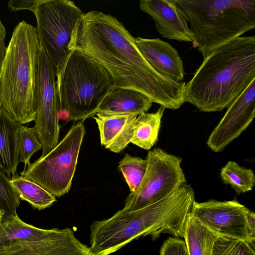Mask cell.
<instances>
[{
    "label": "cell",
    "mask_w": 255,
    "mask_h": 255,
    "mask_svg": "<svg viewBox=\"0 0 255 255\" xmlns=\"http://www.w3.org/2000/svg\"><path fill=\"white\" fill-rule=\"evenodd\" d=\"M211 255H255V244L237 239L216 236Z\"/></svg>",
    "instance_id": "d4e9b609"
},
{
    "label": "cell",
    "mask_w": 255,
    "mask_h": 255,
    "mask_svg": "<svg viewBox=\"0 0 255 255\" xmlns=\"http://www.w3.org/2000/svg\"><path fill=\"white\" fill-rule=\"evenodd\" d=\"M220 176L223 183L231 185L238 194L252 190L255 185L254 171L234 161H229L221 168Z\"/></svg>",
    "instance_id": "7402d4cb"
},
{
    "label": "cell",
    "mask_w": 255,
    "mask_h": 255,
    "mask_svg": "<svg viewBox=\"0 0 255 255\" xmlns=\"http://www.w3.org/2000/svg\"><path fill=\"white\" fill-rule=\"evenodd\" d=\"M190 214L216 236L255 244V213L237 200L195 201Z\"/></svg>",
    "instance_id": "30bf717a"
},
{
    "label": "cell",
    "mask_w": 255,
    "mask_h": 255,
    "mask_svg": "<svg viewBox=\"0 0 255 255\" xmlns=\"http://www.w3.org/2000/svg\"><path fill=\"white\" fill-rule=\"evenodd\" d=\"M138 115H133L130 119L121 134L105 148L110 151L119 153L130 142L134 130L135 121Z\"/></svg>",
    "instance_id": "83f0119b"
},
{
    "label": "cell",
    "mask_w": 255,
    "mask_h": 255,
    "mask_svg": "<svg viewBox=\"0 0 255 255\" xmlns=\"http://www.w3.org/2000/svg\"><path fill=\"white\" fill-rule=\"evenodd\" d=\"M164 110V108L160 106L155 113H144L138 115L130 142L144 149H150L157 141Z\"/></svg>",
    "instance_id": "d6986e66"
},
{
    "label": "cell",
    "mask_w": 255,
    "mask_h": 255,
    "mask_svg": "<svg viewBox=\"0 0 255 255\" xmlns=\"http://www.w3.org/2000/svg\"><path fill=\"white\" fill-rule=\"evenodd\" d=\"M3 216H4L3 212L1 210H0V224H1V221H2Z\"/></svg>",
    "instance_id": "1f68e13d"
},
{
    "label": "cell",
    "mask_w": 255,
    "mask_h": 255,
    "mask_svg": "<svg viewBox=\"0 0 255 255\" xmlns=\"http://www.w3.org/2000/svg\"><path fill=\"white\" fill-rule=\"evenodd\" d=\"M21 126L0 107V169L8 177L16 172L19 162L17 131Z\"/></svg>",
    "instance_id": "e0dca14e"
},
{
    "label": "cell",
    "mask_w": 255,
    "mask_h": 255,
    "mask_svg": "<svg viewBox=\"0 0 255 255\" xmlns=\"http://www.w3.org/2000/svg\"><path fill=\"white\" fill-rule=\"evenodd\" d=\"M85 132L83 121L73 125L51 150L30 163L20 176L40 185L55 197L67 193Z\"/></svg>",
    "instance_id": "52a82bcc"
},
{
    "label": "cell",
    "mask_w": 255,
    "mask_h": 255,
    "mask_svg": "<svg viewBox=\"0 0 255 255\" xmlns=\"http://www.w3.org/2000/svg\"><path fill=\"white\" fill-rule=\"evenodd\" d=\"M41 0H11L8 2V8L12 11L27 9L34 12Z\"/></svg>",
    "instance_id": "f546056e"
},
{
    "label": "cell",
    "mask_w": 255,
    "mask_h": 255,
    "mask_svg": "<svg viewBox=\"0 0 255 255\" xmlns=\"http://www.w3.org/2000/svg\"><path fill=\"white\" fill-rule=\"evenodd\" d=\"M160 255H188L185 242L177 237H169L160 250Z\"/></svg>",
    "instance_id": "f1b7e54d"
},
{
    "label": "cell",
    "mask_w": 255,
    "mask_h": 255,
    "mask_svg": "<svg viewBox=\"0 0 255 255\" xmlns=\"http://www.w3.org/2000/svg\"><path fill=\"white\" fill-rule=\"evenodd\" d=\"M56 87L60 114L65 111L68 122L93 117L115 85L103 66L84 52L73 49Z\"/></svg>",
    "instance_id": "8992f818"
},
{
    "label": "cell",
    "mask_w": 255,
    "mask_h": 255,
    "mask_svg": "<svg viewBox=\"0 0 255 255\" xmlns=\"http://www.w3.org/2000/svg\"><path fill=\"white\" fill-rule=\"evenodd\" d=\"M255 79V36H240L204 58L186 84L185 102L205 112L228 107Z\"/></svg>",
    "instance_id": "3957f363"
},
{
    "label": "cell",
    "mask_w": 255,
    "mask_h": 255,
    "mask_svg": "<svg viewBox=\"0 0 255 255\" xmlns=\"http://www.w3.org/2000/svg\"><path fill=\"white\" fill-rule=\"evenodd\" d=\"M146 159L132 156L126 153L119 163V170L122 173L130 189L134 192L138 187L146 171Z\"/></svg>",
    "instance_id": "cb8c5ba5"
},
{
    "label": "cell",
    "mask_w": 255,
    "mask_h": 255,
    "mask_svg": "<svg viewBox=\"0 0 255 255\" xmlns=\"http://www.w3.org/2000/svg\"><path fill=\"white\" fill-rule=\"evenodd\" d=\"M194 201L192 191L184 185L142 208L123 209L109 218L95 220L90 226V248L94 255H110L140 237L156 240L161 234H169L183 238Z\"/></svg>",
    "instance_id": "7a4b0ae2"
},
{
    "label": "cell",
    "mask_w": 255,
    "mask_h": 255,
    "mask_svg": "<svg viewBox=\"0 0 255 255\" xmlns=\"http://www.w3.org/2000/svg\"><path fill=\"white\" fill-rule=\"evenodd\" d=\"M0 255H94L69 228L49 229L44 238L19 241L0 247Z\"/></svg>",
    "instance_id": "4fadbf2b"
},
{
    "label": "cell",
    "mask_w": 255,
    "mask_h": 255,
    "mask_svg": "<svg viewBox=\"0 0 255 255\" xmlns=\"http://www.w3.org/2000/svg\"><path fill=\"white\" fill-rule=\"evenodd\" d=\"M95 120L99 129L101 144L106 147L122 133L133 115L97 113Z\"/></svg>",
    "instance_id": "603a6c76"
},
{
    "label": "cell",
    "mask_w": 255,
    "mask_h": 255,
    "mask_svg": "<svg viewBox=\"0 0 255 255\" xmlns=\"http://www.w3.org/2000/svg\"><path fill=\"white\" fill-rule=\"evenodd\" d=\"M17 146L19 162L26 165L30 163L32 155L42 149L41 144L32 128L21 126L17 131Z\"/></svg>",
    "instance_id": "484cf974"
},
{
    "label": "cell",
    "mask_w": 255,
    "mask_h": 255,
    "mask_svg": "<svg viewBox=\"0 0 255 255\" xmlns=\"http://www.w3.org/2000/svg\"><path fill=\"white\" fill-rule=\"evenodd\" d=\"M54 66L41 47L37 98V112L32 128L42 145L43 156L58 143L60 105Z\"/></svg>",
    "instance_id": "8fae6325"
},
{
    "label": "cell",
    "mask_w": 255,
    "mask_h": 255,
    "mask_svg": "<svg viewBox=\"0 0 255 255\" xmlns=\"http://www.w3.org/2000/svg\"><path fill=\"white\" fill-rule=\"evenodd\" d=\"M49 229L34 227L17 215L3 217L0 226V247L19 241H34L45 238Z\"/></svg>",
    "instance_id": "ac0fdd59"
},
{
    "label": "cell",
    "mask_w": 255,
    "mask_h": 255,
    "mask_svg": "<svg viewBox=\"0 0 255 255\" xmlns=\"http://www.w3.org/2000/svg\"><path fill=\"white\" fill-rule=\"evenodd\" d=\"M146 160V171L141 182L136 190L130 193L125 200L123 209L126 211L146 206L186 184L180 157L158 147L149 150Z\"/></svg>",
    "instance_id": "9c48e42d"
},
{
    "label": "cell",
    "mask_w": 255,
    "mask_h": 255,
    "mask_svg": "<svg viewBox=\"0 0 255 255\" xmlns=\"http://www.w3.org/2000/svg\"><path fill=\"white\" fill-rule=\"evenodd\" d=\"M135 44L144 58L159 74L176 82L183 81L185 74L178 51L159 38H135Z\"/></svg>",
    "instance_id": "9a60e30c"
},
{
    "label": "cell",
    "mask_w": 255,
    "mask_h": 255,
    "mask_svg": "<svg viewBox=\"0 0 255 255\" xmlns=\"http://www.w3.org/2000/svg\"><path fill=\"white\" fill-rule=\"evenodd\" d=\"M33 13L40 45L54 66L57 84L72 51L73 29L83 13L69 0H41Z\"/></svg>",
    "instance_id": "ba28073f"
},
{
    "label": "cell",
    "mask_w": 255,
    "mask_h": 255,
    "mask_svg": "<svg viewBox=\"0 0 255 255\" xmlns=\"http://www.w3.org/2000/svg\"><path fill=\"white\" fill-rule=\"evenodd\" d=\"M152 104L151 100L140 92L114 87L103 100L97 113L139 115L146 113Z\"/></svg>",
    "instance_id": "2e32d148"
},
{
    "label": "cell",
    "mask_w": 255,
    "mask_h": 255,
    "mask_svg": "<svg viewBox=\"0 0 255 255\" xmlns=\"http://www.w3.org/2000/svg\"><path fill=\"white\" fill-rule=\"evenodd\" d=\"M216 236L190 214L186 223L184 237L188 255H211Z\"/></svg>",
    "instance_id": "ffe728a7"
},
{
    "label": "cell",
    "mask_w": 255,
    "mask_h": 255,
    "mask_svg": "<svg viewBox=\"0 0 255 255\" xmlns=\"http://www.w3.org/2000/svg\"><path fill=\"white\" fill-rule=\"evenodd\" d=\"M40 50L36 28L19 22L6 47L0 98L1 106L21 125L35 119Z\"/></svg>",
    "instance_id": "277c9868"
},
{
    "label": "cell",
    "mask_w": 255,
    "mask_h": 255,
    "mask_svg": "<svg viewBox=\"0 0 255 255\" xmlns=\"http://www.w3.org/2000/svg\"><path fill=\"white\" fill-rule=\"evenodd\" d=\"M6 35L5 28L1 21L0 20V77L3 62L5 57L6 47L5 45V38ZM1 106L0 98V107Z\"/></svg>",
    "instance_id": "4dcf8cb0"
},
{
    "label": "cell",
    "mask_w": 255,
    "mask_h": 255,
    "mask_svg": "<svg viewBox=\"0 0 255 255\" xmlns=\"http://www.w3.org/2000/svg\"><path fill=\"white\" fill-rule=\"evenodd\" d=\"M10 180L20 199L28 202L34 209L43 210L56 201L55 197L41 186L19 176L16 172L12 175Z\"/></svg>",
    "instance_id": "44dd1931"
},
{
    "label": "cell",
    "mask_w": 255,
    "mask_h": 255,
    "mask_svg": "<svg viewBox=\"0 0 255 255\" xmlns=\"http://www.w3.org/2000/svg\"><path fill=\"white\" fill-rule=\"evenodd\" d=\"M255 116V79L228 107L210 134L208 146L213 151L223 149L249 127Z\"/></svg>",
    "instance_id": "7c38bea8"
},
{
    "label": "cell",
    "mask_w": 255,
    "mask_h": 255,
    "mask_svg": "<svg viewBox=\"0 0 255 255\" xmlns=\"http://www.w3.org/2000/svg\"><path fill=\"white\" fill-rule=\"evenodd\" d=\"M20 204V198L10 178L0 169V210L3 212V217L17 215Z\"/></svg>",
    "instance_id": "4316f807"
},
{
    "label": "cell",
    "mask_w": 255,
    "mask_h": 255,
    "mask_svg": "<svg viewBox=\"0 0 255 255\" xmlns=\"http://www.w3.org/2000/svg\"><path fill=\"white\" fill-rule=\"evenodd\" d=\"M69 49L79 50L103 66L115 87L140 92L165 109L176 110L185 103L186 83L157 72L139 52L135 38L111 14L83 13L73 29Z\"/></svg>",
    "instance_id": "6da1fadb"
},
{
    "label": "cell",
    "mask_w": 255,
    "mask_h": 255,
    "mask_svg": "<svg viewBox=\"0 0 255 255\" xmlns=\"http://www.w3.org/2000/svg\"><path fill=\"white\" fill-rule=\"evenodd\" d=\"M204 58L255 28V0H178Z\"/></svg>",
    "instance_id": "5b68a950"
},
{
    "label": "cell",
    "mask_w": 255,
    "mask_h": 255,
    "mask_svg": "<svg viewBox=\"0 0 255 255\" xmlns=\"http://www.w3.org/2000/svg\"><path fill=\"white\" fill-rule=\"evenodd\" d=\"M139 7L153 18L163 37L193 42L194 35L188 26V17L177 0H140Z\"/></svg>",
    "instance_id": "5bb4252c"
}]
</instances>
